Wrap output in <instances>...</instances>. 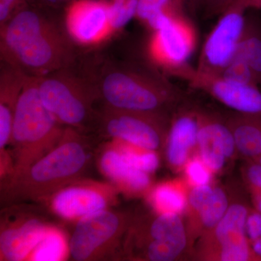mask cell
<instances>
[{
	"label": "cell",
	"mask_w": 261,
	"mask_h": 261,
	"mask_svg": "<svg viewBox=\"0 0 261 261\" xmlns=\"http://www.w3.org/2000/svg\"><path fill=\"white\" fill-rule=\"evenodd\" d=\"M59 15L30 3L19 10L0 28L1 61L32 78L76 64L78 45Z\"/></svg>",
	"instance_id": "1"
},
{
	"label": "cell",
	"mask_w": 261,
	"mask_h": 261,
	"mask_svg": "<svg viewBox=\"0 0 261 261\" xmlns=\"http://www.w3.org/2000/svg\"><path fill=\"white\" fill-rule=\"evenodd\" d=\"M80 65L104 107L161 116L163 106L174 97L167 81L145 63L95 53Z\"/></svg>",
	"instance_id": "2"
},
{
	"label": "cell",
	"mask_w": 261,
	"mask_h": 261,
	"mask_svg": "<svg viewBox=\"0 0 261 261\" xmlns=\"http://www.w3.org/2000/svg\"><path fill=\"white\" fill-rule=\"evenodd\" d=\"M84 132L66 127L54 149L23 172L1 181V200L7 206L45 202L62 189L81 179L91 161Z\"/></svg>",
	"instance_id": "3"
},
{
	"label": "cell",
	"mask_w": 261,
	"mask_h": 261,
	"mask_svg": "<svg viewBox=\"0 0 261 261\" xmlns=\"http://www.w3.org/2000/svg\"><path fill=\"white\" fill-rule=\"evenodd\" d=\"M65 128L43 104L37 78L27 76L13 118L9 146L13 171L8 178L23 172L54 149Z\"/></svg>",
	"instance_id": "4"
},
{
	"label": "cell",
	"mask_w": 261,
	"mask_h": 261,
	"mask_svg": "<svg viewBox=\"0 0 261 261\" xmlns=\"http://www.w3.org/2000/svg\"><path fill=\"white\" fill-rule=\"evenodd\" d=\"M78 63V62H77ZM76 64L37 78L39 96L62 125L82 132L97 128V89Z\"/></svg>",
	"instance_id": "5"
},
{
	"label": "cell",
	"mask_w": 261,
	"mask_h": 261,
	"mask_svg": "<svg viewBox=\"0 0 261 261\" xmlns=\"http://www.w3.org/2000/svg\"><path fill=\"white\" fill-rule=\"evenodd\" d=\"M128 224L126 215L110 208L79 220L70 240V257L76 261L114 258Z\"/></svg>",
	"instance_id": "6"
},
{
	"label": "cell",
	"mask_w": 261,
	"mask_h": 261,
	"mask_svg": "<svg viewBox=\"0 0 261 261\" xmlns=\"http://www.w3.org/2000/svg\"><path fill=\"white\" fill-rule=\"evenodd\" d=\"M1 217V260H27L51 224L38 213L8 205Z\"/></svg>",
	"instance_id": "7"
},
{
	"label": "cell",
	"mask_w": 261,
	"mask_h": 261,
	"mask_svg": "<svg viewBox=\"0 0 261 261\" xmlns=\"http://www.w3.org/2000/svg\"><path fill=\"white\" fill-rule=\"evenodd\" d=\"M245 11L233 3L223 13L206 39L196 73L220 75L232 61L245 28Z\"/></svg>",
	"instance_id": "8"
},
{
	"label": "cell",
	"mask_w": 261,
	"mask_h": 261,
	"mask_svg": "<svg viewBox=\"0 0 261 261\" xmlns=\"http://www.w3.org/2000/svg\"><path fill=\"white\" fill-rule=\"evenodd\" d=\"M160 120L159 115L129 112L102 106L99 110L97 129L112 140L155 151L162 140Z\"/></svg>",
	"instance_id": "9"
},
{
	"label": "cell",
	"mask_w": 261,
	"mask_h": 261,
	"mask_svg": "<svg viewBox=\"0 0 261 261\" xmlns=\"http://www.w3.org/2000/svg\"><path fill=\"white\" fill-rule=\"evenodd\" d=\"M116 189L112 184L80 179L62 189L47 202L58 217L78 221L110 208L116 201Z\"/></svg>",
	"instance_id": "10"
},
{
	"label": "cell",
	"mask_w": 261,
	"mask_h": 261,
	"mask_svg": "<svg viewBox=\"0 0 261 261\" xmlns=\"http://www.w3.org/2000/svg\"><path fill=\"white\" fill-rule=\"evenodd\" d=\"M195 42L193 29L178 13H174L161 28L154 31L149 51L158 64L186 77L191 70L187 66V62L195 47Z\"/></svg>",
	"instance_id": "11"
},
{
	"label": "cell",
	"mask_w": 261,
	"mask_h": 261,
	"mask_svg": "<svg viewBox=\"0 0 261 261\" xmlns=\"http://www.w3.org/2000/svg\"><path fill=\"white\" fill-rule=\"evenodd\" d=\"M63 20L77 45H95L113 34L107 0H76L65 9Z\"/></svg>",
	"instance_id": "12"
},
{
	"label": "cell",
	"mask_w": 261,
	"mask_h": 261,
	"mask_svg": "<svg viewBox=\"0 0 261 261\" xmlns=\"http://www.w3.org/2000/svg\"><path fill=\"white\" fill-rule=\"evenodd\" d=\"M27 76L1 61L0 69V176L1 179L13 173L9 152L15 108Z\"/></svg>",
	"instance_id": "13"
},
{
	"label": "cell",
	"mask_w": 261,
	"mask_h": 261,
	"mask_svg": "<svg viewBox=\"0 0 261 261\" xmlns=\"http://www.w3.org/2000/svg\"><path fill=\"white\" fill-rule=\"evenodd\" d=\"M192 85L204 89L228 107L245 115L261 117V90L258 86L234 83L219 75L198 74L187 77Z\"/></svg>",
	"instance_id": "14"
},
{
	"label": "cell",
	"mask_w": 261,
	"mask_h": 261,
	"mask_svg": "<svg viewBox=\"0 0 261 261\" xmlns=\"http://www.w3.org/2000/svg\"><path fill=\"white\" fill-rule=\"evenodd\" d=\"M144 255L147 260L172 261L187 245L185 226L178 214H159L149 225Z\"/></svg>",
	"instance_id": "15"
},
{
	"label": "cell",
	"mask_w": 261,
	"mask_h": 261,
	"mask_svg": "<svg viewBox=\"0 0 261 261\" xmlns=\"http://www.w3.org/2000/svg\"><path fill=\"white\" fill-rule=\"evenodd\" d=\"M248 208L242 204L229 206L226 214L216 226V237L221 245L220 260H258L252 251L246 231Z\"/></svg>",
	"instance_id": "16"
},
{
	"label": "cell",
	"mask_w": 261,
	"mask_h": 261,
	"mask_svg": "<svg viewBox=\"0 0 261 261\" xmlns=\"http://www.w3.org/2000/svg\"><path fill=\"white\" fill-rule=\"evenodd\" d=\"M98 166L113 186L126 193H140L150 185L149 173L132 166L111 142L99 155Z\"/></svg>",
	"instance_id": "17"
},
{
	"label": "cell",
	"mask_w": 261,
	"mask_h": 261,
	"mask_svg": "<svg viewBox=\"0 0 261 261\" xmlns=\"http://www.w3.org/2000/svg\"><path fill=\"white\" fill-rule=\"evenodd\" d=\"M201 159L211 171H219L225 159L231 157L236 148L231 128L216 121L201 123L197 136Z\"/></svg>",
	"instance_id": "18"
},
{
	"label": "cell",
	"mask_w": 261,
	"mask_h": 261,
	"mask_svg": "<svg viewBox=\"0 0 261 261\" xmlns=\"http://www.w3.org/2000/svg\"><path fill=\"white\" fill-rule=\"evenodd\" d=\"M200 121L193 115L178 117L168 136L167 157L171 166L180 167L187 162L190 149L197 143Z\"/></svg>",
	"instance_id": "19"
},
{
	"label": "cell",
	"mask_w": 261,
	"mask_h": 261,
	"mask_svg": "<svg viewBox=\"0 0 261 261\" xmlns=\"http://www.w3.org/2000/svg\"><path fill=\"white\" fill-rule=\"evenodd\" d=\"M240 153L253 160L261 154V117L243 114L231 128Z\"/></svg>",
	"instance_id": "20"
},
{
	"label": "cell",
	"mask_w": 261,
	"mask_h": 261,
	"mask_svg": "<svg viewBox=\"0 0 261 261\" xmlns=\"http://www.w3.org/2000/svg\"><path fill=\"white\" fill-rule=\"evenodd\" d=\"M235 57L241 58L251 69L257 84L261 85V23L246 19Z\"/></svg>",
	"instance_id": "21"
},
{
	"label": "cell",
	"mask_w": 261,
	"mask_h": 261,
	"mask_svg": "<svg viewBox=\"0 0 261 261\" xmlns=\"http://www.w3.org/2000/svg\"><path fill=\"white\" fill-rule=\"evenodd\" d=\"M70 255V241L61 229L50 225L27 260L62 261Z\"/></svg>",
	"instance_id": "22"
},
{
	"label": "cell",
	"mask_w": 261,
	"mask_h": 261,
	"mask_svg": "<svg viewBox=\"0 0 261 261\" xmlns=\"http://www.w3.org/2000/svg\"><path fill=\"white\" fill-rule=\"evenodd\" d=\"M150 201L154 210L159 214H179L187 206L186 197L183 191L169 183L156 187L151 194Z\"/></svg>",
	"instance_id": "23"
},
{
	"label": "cell",
	"mask_w": 261,
	"mask_h": 261,
	"mask_svg": "<svg viewBox=\"0 0 261 261\" xmlns=\"http://www.w3.org/2000/svg\"><path fill=\"white\" fill-rule=\"evenodd\" d=\"M111 142L132 166L140 171L150 173L159 168V158L154 151L140 148L123 141L112 140Z\"/></svg>",
	"instance_id": "24"
},
{
	"label": "cell",
	"mask_w": 261,
	"mask_h": 261,
	"mask_svg": "<svg viewBox=\"0 0 261 261\" xmlns=\"http://www.w3.org/2000/svg\"><path fill=\"white\" fill-rule=\"evenodd\" d=\"M228 200L224 190L214 189L210 200L199 212L201 221L206 228L216 227L228 211Z\"/></svg>",
	"instance_id": "25"
},
{
	"label": "cell",
	"mask_w": 261,
	"mask_h": 261,
	"mask_svg": "<svg viewBox=\"0 0 261 261\" xmlns=\"http://www.w3.org/2000/svg\"><path fill=\"white\" fill-rule=\"evenodd\" d=\"M172 0H138L136 16L152 29L154 23L168 11H178Z\"/></svg>",
	"instance_id": "26"
},
{
	"label": "cell",
	"mask_w": 261,
	"mask_h": 261,
	"mask_svg": "<svg viewBox=\"0 0 261 261\" xmlns=\"http://www.w3.org/2000/svg\"><path fill=\"white\" fill-rule=\"evenodd\" d=\"M138 0H127L121 3H110V21L113 32L124 28L136 16Z\"/></svg>",
	"instance_id": "27"
},
{
	"label": "cell",
	"mask_w": 261,
	"mask_h": 261,
	"mask_svg": "<svg viewBox=\"0 0 261 261\" xmlns=\"http://www.w3.org/2000/svg\"><path fill=\"white\" fill-rule=\"evenodd\" d=\"M219 76L234 83L258 86L249 65L239 57H234Z\"/></svg>",
	"instance_id": "28"
},
{
	"label": "cell",
	"mask_w": 261,
	"mask_h": 261,
	"mask_svg": "<svg viewBox=\"0 0 261 261\" xmlns=\"http://www.w3.org/2000/svg\"><path fill=\"white\" fill-rule=\"evenodd\" d=\"M246 231L252 251L261 260V214L258 211L255 210L249 214Z\"/></svg>",
	"instance_id": "29"
},
{
	"label": "cell",
	"mask_w": 261,
	"mask_h": 261,
	"mask_svg": "<svg viewBox=\"0 0 261 261\" xmlns=\"http://www.w3.org/2000/svg\"><path fill=\"white\" fill-rule=\"evenodd\" d=\"M209 170L210 169L202 160L192 159L187 164V176L195 187L208 185L211 181V173Z\"/></svg>",
	"instance_id": "30"
},
{
	"label": "cell",
	"mask_w": 261,
	"mask_h": 261,
	"mask_svg": "<svg viewBox=\"0 0 261 261\" xmlns=\"http://www.w3.org/2000/svg\"><path fill=\"white\" fill-rule=\"evenodd\" d=\"M214 189L208 185L195 186L190 192L189 201L194 210L200 212L207 202L210 200Z\"/></svg>",
	"instance_id": "31"
},
{
	"label": "cell",
	"mask_w": 261,
	"mask_h": 261,
	"mask_svg": "<svg viewBox=\"0 0 261 261\" xmlns=\"http://www.w3.org/2000/svg\"><path fill=\"white\" fill-rule=\"evenodd\" d=\"M29 3V0H0V28Z\"/></svg>",
	"instance_id": "32"
},
{
	"label": "cell",
	"mask_w": 261,
	"mask_h": 261,
	"mask_svg": "<svg viewBox=\"0 0 261 261\" xmlns=\"http://www.w3.org/2000/svg\"><path fill=\"white\" fill-rule=\"evenodd\" d=\"M76 0H29L30 4L53 13L64 14L65 9Z\"/></svg>",
	"instance_id": "33"
},
{
	"label": "cell",
	"mask_w": 261,
	"mask_h": 261,
	"mask_svg": "<svg viewBox=\"0 0 261 261\" xmlns=\"http://www.w3.org/2000/svg\"><path fill=\"white\" fill-rule=\"evenodd\" d=\"M247 179L254 196L261 194V164L251 163L247 169Z\"/></svg>",
	"instance_id": "34"
},
{
	"label": "cell",
	"mask_w": 261,
	"mask_h": 261,
	"mask_svg": "<svg viewBox=\"0 0 261 261\" xmlns=\"http://www.w3.org/2000/svg\"><path fill=\"white\" fill-rule=\"evenodd\" d=\"M207 13L222 15L236 0H196Z\"/></svg>",
	"instance_id": "35"
},
{
	"label": "cell",
	"mask_w": 261,
	"mask_h": 261,
	"mask_svg": "<svg viewBox=\"0 0 261 261\" xmlns=\"http://www.w3.org/2000/svg\"><path fill=\"white\" fill-rule=\"evenodd\" d=\"M236 3L241 6L243 9L261 10V0H236Z\"/></svg>",
	"instance_id": "36"
},
{
	"label": "cell",
	"mask_w": 261,
	"mask_h": 261,
	"mask_svg": "<svg viewBox=\"0 0 261 261\" xmlns=\"http://www.w3.org/2000/svg\"><path fill=\"white\" fill-rule=\"evenodd\" d=\"M254 202H255V210L261 214V194L254 196Z\"/></svg>",
	"instance_id": "37"
},
{
	"label": "cell",
	"mask_w": 261,
	"mask_h": 261,
	"mask_svg": "<svg viewBox=\"0 0 261 261\" xmlns=\"http://www.w3.org/2000/svg\"><path fill=\"white\" fill-rule=\"evenodd\" d=\"M173 3H174V5L177 7L178 8H179L181 7L182 3H183L184 0H172Z\"/></svg>",
	"instance_id": "38"
},
{
	"label": "cell",
	"mask_w": 261,
	"mask_h": 261,
	"mask_svg": "<svg viewBox=\"0 0 261 261\" xmlns=\"http://www.w3.org/2000/svg\"><path fill=\"white\" fill-rule=\"evenodd\" d=\"M110 3H121V2L127 1V0H107Z\"/></svg>",
	"instance_id": "39"
},
{
	"label": "cell",
	"mask_w": 261,
	"mask_h": 261,
	"mask_svg": "<svg viewBox=\"0 0 261 261\" xmlns=\"http://www.w3.org/2000/svg\"><path fill=\"white\" fill-rule=\"evenodd\" d=\"M254 161H255V162L260 163L261 164V154L260 155L258 156V157L256 159L254 160Z\"/></svg>",
	"instance_id": "40"
}]
</instances>
